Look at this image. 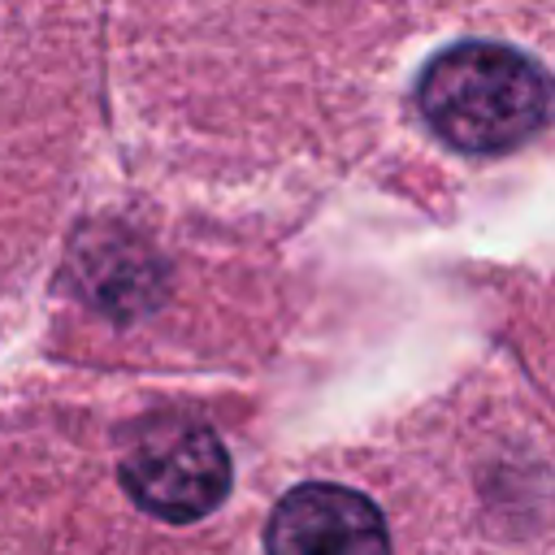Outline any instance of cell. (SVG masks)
Here are the masks:
<instances>
[{
    "instance_id": "cell-1",
    "label": "cell",
    "mask_w": 555,
    "mask_h": 555,
    "mask_svg": "<svg viewBox=\"0 0 555 555\" xmlns=\"http://www.w3.org/2000/svg\"><path fill=\"white\" fill-rule=\"evenodd\" d=\"M416 104L438 139L460 152L490 156L525 143L551 108L542 69L503 43H455L429 61Z\"/></svg>"
},
{
    "instance_id": "cell-2",
    "label": "cell",
    "mask_w": 555,
    "mask_h": 555,
    "mask_svg": "<svg viewBox=\"0 0 555 555\" xmlns=\"http://www.w3.org/2000/svg\"><path fill=\"white\" fill-rule=\"evenodd\" d=\"M121 494L160 525L208 520L234 486L217 429L199 416H143L121 434Z\"/></svg>"
},
{
    "instance_id": "cell-3",
    "label": "cell",
    "mask_w": 555,
    "mask_h": 555,
    "mask_svg": "<svg viewBox=\"0 0 555 555\" xmlns=\"http://www.w3.org/2000/svg\"><path fill=\"white\" fill-rule=\"evenodd\" d=\"M264 555H399L390 512L351 481L308 477L264 520Z\"/></svg>"
}]
</instances>
